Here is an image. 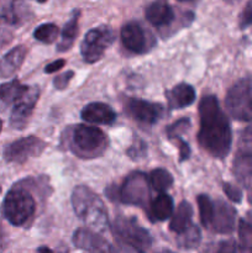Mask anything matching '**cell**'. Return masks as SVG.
I'll return each mask as SVG.
<instances>
[{"label":"cell","instance_id":"6da1fadb","mask_svg":"<svg viewBox=\"0 0 252 253\" xmlns=\"http://www.w3.org/2000/svg\"><path fill=\"white\" fill-rule=\"evenodd\" d=\"M200 130L198 141L210 156L225 158L232 145V132L229 120L214 95H205L199 104Z\"/></svg>","mask_w":252,"mask_h":253},{"label":"cell","instance_id":"7a4b0ae2","mask_svg":"<svg viewBox=\"0 0 252 253\" xmlns=\"http://www.w3.org/2000/svg\"><path fill=\"white\" fill-rule=\"evenodd\" d=\"M72 207L77 217L89 226L104 231L108 225V211L100 198L85 185H78L72 193Z\"/></svg>","mask_w":252,"mask_h":253},{"label":"cell","instance_id":"3957f363","mask_svg":"<svg viewBox=\"0 0 252 253\" xmlns=\"http://www.w3.org/2000/svg\"><path fill=\"white\" fill-rule=\"evenodd\" d=\"M68 142L72 152L84 160L100 157L109 146L108 136L100 128L86 125H77Z\"/></svg>","mask_w":252,"mask_h":253},{"label":"cell","instance_id":"277c9868","mask_svg":"<svg viewBox=\"0 0 252 253\" xmlns=\"http://www.w3.org/2000/svg\"><path fill=\"white\" fill-rule=\"evenodd\" d=\"M36 211V202L25 188H12L1 205L2 216L14 226L26 224Z\"/></svg>","mask_w":252,"mask_h":253},{"label":"cell","instance_id":"5b68a950","mask_svg":"<svg viewBox=\"0 0 252 253\" xmlns=\"http://www.w3.org/2000/svg\"><path fill=\"white\" fill-rule=\"evenodd\" d=\"M113 230L121 244L127 245L141 253H146L152 245L150 232L135 217L118 216L114 221Z\"/></svg>","mask_w":252,"mask_h":253},{"label":"cell","instance_id":"8992f818","mask_svg":"<svg viewBox=\"0 0 252 253\" xmlns=\"http://www.w3.org/2000/svg\"><path fill=\"white\" fill-rule=\"evenodd\" d=\"M225 106L236 120H252V85L249 79H240L229 89L225 98Z\"/></svg>","mask_w":252,"mask_h":253},{"label":"cell","instance_id":"52a82bcc","mask_svg":"<svg viewBox=\"0 0 252 253\" xmlns=\"http://www.w3.org/2000/svg\"><path fill=\"white\" fill-rule=\"evenodd\" d=\"M115 41V32L110 26H98L89 30L81 43V53L86 63L100 61L106 49Z\"/></svg>","mask_w":252,"mask_h":253},{"label":"cell","instance_id":"ba28073f","mask_svg":"<svg viewBox=\"0 0 252 253\" xmlns=\"http://www.w3.org/2000/svg\"><path fill=\"white\" fill-rule=\"evenodd\" d=\"M115 192L118 194V199L124 204L145 208L150 198L147 177L141 172L131 173L126 177L120 189H115Z\"/></svg>","mask_w":252,"mask_h":253},{"label":"cell","instance_id":"9c48e42d","mask_svg":"<svg viewBox=\"0 0 252 253\" xmlns=\"http://www.w3.org/2000/svg\"><path fill=\"white\" fill-rule=\"evenodd\" d=\"M46 146L44 141L35 136L19 138L5 147L4 158L10 163H25L30 158L39 157Z\"/></svg>","mask_w":252,"mask_h":253},{"label":"cell","instance_id":"30bf717a","mask_svg":"<svg viewBox=\"0 0 252 253\" xmlns=\"http://www.w3.org/2000/svg\"><path fill=\"white\" fill-rule=\"evenodd\" d=\"M121 41L126 49L137 54L146 53L153 44L150 35L137 21H130L124 25L121 29Z\"/></svg>","mask_w":252,"mask_h":253},{"label":"cell","instance_id":"8fae6325","mask_svg":"<svg viewBox=\"0 0 252 253\" xmlns=\"http://www.w3.org/2000/svg\"><path fill=\"white\" fill-rule=\"evenodd\" d=\"M40 96L39 86H29L25 95L14 104L11 115H10V125L16 130H22L29 124L35 105Z\"/></svg>","mask_w":252,"mask_h":253},{"label":"cell","instance_id":"7c38bea8","mask_svg":"<svg viewBox=\"0 0 252 253\" xmlns=\"http://www.w3.org/2000/svg\"><path fill=\"white\" fill-rule=\"evenodd\" d=\"M125 111L133 120L147 125H153L162 116L163 106L151 101L131 98L126 100Z\"/></svg>","mask_w":252,"mask_h":253},{"label":"cell","instance_id":"4fadbf2b","mask_svg":"<svg viewBox=\"0 0 252 253\" xmlns=\"http://www.w3.org/2000/svg\"><path fill=\"white\" fill-rule=\"evenodd\" d=\"M236 222V210L222 200L214 203V214L210 226L217 234H231Z\"/></svg>","mask_w":252,"mask_h":253},{"label":"cell","instance_id":"5bb4252c","mask_svg":"<svg viewBox=\"0 0 252 253\" xmlns=\"http://www.w3.org/2000/svg\"><path fill=\"white\" fill-rule=\"evenodd\" d=\"M73 244L78 249L89 253H111L108 242L88 229H78L73 235Z\"/></svg>","mask_w":252,"mask_h":253},{"label":"cell","instance_id":"9a60e30c","mask_svg":"<svg viewBox=\"0 0 252 253\" xmlns=\"http://www.w3.org/2000/svg\"><path fill=\"white\" fill-rule=\"evenodd\" d=\"M32 16L30 7L25 2H7L0 11V24L6 26H21Z\"/></svg>","mask_w":252,"mask_h":253},{"label":"cell","instance_id":"2e32d148","mask_svg":"<svg viewBox=\"0 0 252 253\" xmlns=\"http://www.w3.org/2000/svg\"><path fill=\"white\" fill-rule=\"evenodd\" d=\"M82 119L86 123L110 125L116 120V113L110 105L104 103H90L83 108Z\"/></svg>","mask_w":252,"mask_h":253},{"label":"cell","instance_id":"e0dca14e","mask_svg":"<svg viewBox=\"0 0 252 253\" xmlns=\"http://www.w3.org/2000/svg\"><path fill=\"white\" fill-rule=\"evenodd\" d=\"M145 16L151 25L157 27L169 26L175 19L172 6L166 1L151 2L146 7Z\"/></svg>","mask_w":252,"mask_h":253},{"label":"cell","instance_id":"ac0fdd59","mask_svg":"<svg viewBox=\"0 0 252 253\" xmlns=\"http://www.w3.org/2000/svg\"><path fill=\"white\" fill-rule=\"evenodd\" d=\"M27 52H29L27 47L24 46V44H20V46L10 49L7 53H5L0 58V77L9 78L12 74L16 73L20 67L22 66V63H24Z\"/></svg>","mask_w":252,"mask_h":253},{"label":"cell","instance_id":"d6986e66","mask_svg":"<svg viewBox=\"0 0 252 253\" xmlns=\"http://www.w3.org/2000/svg\"><path fill=\"white\" fill-rule=\"evenodd\" d=\"M168 106L170 110L174 109H183L190 106L195 101V89L187 83H180L173 86L169 91H167Z\"/></svg>","mask_w":252,"mask_h":253},{"label":"cell","instance_id":"ffe728a7","mask_svg":"<svg viewBox=\"0 0 252 253\" xmlns=\"http://www.w3.org/2000/svg\"><path fill=\"white\" fill-rule=\"evenodd\" d=\"M193 217V208L188 202H182L178 205L177 210L173 214L172 220L169 224V230L178 236L184 234L190 226H192Z\"/></svg>","mask_w":252,"mask_h":253},{"label":"cell","instance_id":"44dd1931","mask_svg":"<svg viewBox=\"0 0 252 253\" xmlns=\"http://www.w3.org/2000/svg\"><path fill=\"white\" fill-rule=\"evenodd\" d=\"M173 209H174V204H173L172 198L166 193H162L151 202L150 215L156 221H166L173 215Z\"/></svg>","mask_w":252,"mask_h":253},{"label":"cell","instance_id":"7402d4cb","mask_svg":"<svg viewBox=\"0 0 252 253\" xmlns=\"http://www.w3.org/2000/svg\"><path fill=\"white\" fill-rule=\"evenodd\" d=\"M79 16H81V11H79V9H76L73 14H72L71 19L64 25L61 34V40L57 43V51L58 52L68 51L72 47V44H73L74 40H76L77 35H78Z\"/></svg>","mask_w":252,"mask_h":253},{"label":"cell","instance_id":"603a6c76","mask_svg":"<svg viewBox=\"0 0 252 253\" xmlns=\"http://www.w3.org/2000/svg\"><path fill=\"white\" fill-rule=\"evenodd\" d=\"M234 174L245 185L252 184V152L241 151L234 161Z\"/></svg>","mask_w":252,"mask_h":253},{"label":"cell","instance_id":"cb8c5ba5","mask_svg":"<svg viewBox=\"0 0 252 253\" xmlns=\"http://www.w3.org/2000/svg\"><path fill=\"white\" fill-rule=\"evenodd\" d=\"M29 86L20 83L17 79L0 85V100L5 104H15L25 95Z\"/></svg>","mask_w":252,"mask_h":253},{"label":"cell","instance_id":"d4e9b609","mask_svg":"<svg viewBox=\"0 0 252 253\" xmlns=\"http://www.w3.org/2000/svg\"><path fill=\"white\" fill-rule=\"evenodd\" d=\"M150 184L152 185L156 192L162 194L173 185V177L168 170L163 169V168H157L151 172Z\"/></svg>","mask_w":252,"mask_h":253},{"label":"cell","instance_id":"484cf974","mask_svg":"<svg viewBox=\"0 0 252 253\" xmlns=\"http://www.w3.org/2000/svg\"><path fill=\"white\" fill-rule=\"evenodd\" d=\"M59 35V29L54 24H43L36 27L34 31V37L42 43H52L57 40Z\"/></svg>","mask_w":252,"mask_h":253},{"label":"cell","instance_id":"4316f807","mask_svg":"<svg viewBox=\"0 0 252 253\" xmlns=\"http://www.w3.org/2000/svg\"><path fill=\"white\" fill-rule=\"evenodd\" d=\"M200 240H202V235H200L199 229L197 225H192L184 234L178 236V245L182 249H197Z\"/></svg>","mask_w":252,"mask_h":253},{"label":"cell","instance_id":"83f0119b","mask_svg":"<svg viewBox=\"0 0 252 253\" xmlns=\"http://www.w3.org/2000/svg\"><path fill=\"white\" fill-rule=\"evenodd\" d=\"M198 207H199V214L202 224L205 227H209L211 224L212 214H214V203L210 200L208 195L200 194L197 199Z\"/></svg>","mask_w":252,"mask_h":253},{"label":"cell","instance_id":"f1b7e54d","mask_svg":"<svg viewBox=\"0 0 252 253\" xmlns=\"http://www.w3.org/2000/svg\"><path fill=\"white\" fill-rule=\"evenodd\" d=\"M241 253H252V225L241 220L239 226Z\"/></svg>","mask_w":252,"mask_h":253},{"label":"cell","instance_id":"f546056e","mask_svg":"<svg viewBox=\"0 0 252 253\" xmlns=\"http://www.w3.org/2000/svg\"><path fill=\"white\" fill-rule=\"evenodd\" d=\"M190 127V120L188 118H183L180 120L175 121L174 124L167 128V135L170 140H175V138L180 137L182 133H185L188 128Z\"/></svg>","mask_w":252,"mask_h":253},{"label":"cell","instance_id":"4dcf8cb0","mask_svg":"<svg viewBox=\"0 0 252 253\" xmlns=\"http://www.w3.org/2000/svg\"><path fill=\"white\" fill-rule=\"evenodd\" d=\"M146 151H147V145H146L142 140L136 137L132 146L127 150V155L130 156L131 158H133V160H138V158L141 157H145Z\"/></svg>","mask_w":252,"mask_h":253},{"label":"cell","instance_id":"1f68e13d","mask_svg":"<svg viewBox=\"0 0 252 253\" xmlns=\"http://www.w3.org/2000/svg\"><path fill=\"white\" fill-rule=\"evenodd\" d=\"M252 25V1L247 2L242 9L241 14L239 17V26L241 30L247 29Z\"/></svg>","mask_w":252,"mask_h":253},{"label":"cell","instance_id":"d6a6232c","mask_svg":"<svg viewBox=\"0 0 252 253\" xmlns=\"http://www.w3.org/2000/svg\"><path fill=\"white\" fill-rule=\"evenodd\" d=\"M222 188H224V193L226 194V197L229 198L231 202L234 203H241L242 200V192L237 187H235L231 183H224L222 184Z\"/></svg>","mask_w":252,"mask_h":253},{"label":"cell","instance_id":"836d02e7","mask_svg":"<svg viewBox=\"0 0 252 253\" xmlns=\"http://www.w3.org/2000/svg\"><path fill=\"white\" fill-rule=\"evenodd\" d=\"M73 77H74L73 71L64 72V73L59 74V76H57L56 78L53 79V86L56 89H58V90H63V89H66L67 85L71 83Z\"/></svg>","mask_w":252,"mask_h":253},{"label":"cell","instance_id":"e575fe53","mask_svg":"<svg viewBox=\"0 0 252 253\" xmlns=\"http://www.w3.org/2000/svg\"><path fill=\"white\" fill-rule=\"evenodd\" d=\"M175 141L178 142V147H179V161H187L190 156V147L185 141H183L182 137L175 138Z\"/></svg>","mask_w":252,"mask_h":253},{"label":"cell","instance_id":"d590c367","mask_svg":"<svg viewBox=\"0 0 252 253\" xmlns=\"http://www.w3.org/2000/svg\"><path fill=\"white\" fill-rule=\"evenodd\" d=\"M215 253H237V247L235 241L232 240H227V241H222L217 247Z\"/></svg>","mask_w":252,"mask_h":253},{"label":"cell","instance_id":"8d00e7d4","mask_svg":"<svg viewBox=\"0 0 252 253\" xmlns=\"http://www.w3.org/2000/svg\"><path fill=\"white\" fill-rule=\"evenodd\" d=\"M64 64H66V61L64 59H56V61L51 62L49 64H47L46 68H44V72L46 73H54V72L59 71L61 68H63Z\"/></svg>","mask_w":252,"mask_h":253},{"label":"cell","instance_id":"74e56055","mask_svg":"<svg viewBox=\"0 0 252 253\" xmlns=\"http://www.w3.org/2000/svg\"><path fill=\"white\" fill-rule=\"evenodd\" d=\"M12 40V34L11 32L6 31V30L0 29V47L5 46V44L9 43Z\"/></svg>","mask_w":252,"mask_h":253},{"label":"cell","instance_id":"f35d334b","mask_svg":"<svg viewBox=\"0 0 252 253\" xmlns=\"http://www.w3.org/2000/svg\"><path fill=\"white\" fill-rule=\"evenodd\" d=\"M111 253H141L136 250H133L132 247L127 246V245L120 244L118 249H111Z\"/></svg>","mask_w":252,"mask_h":253},{"label":"cell","instance_id":"ab89813d","mask_svg":"<svg viewBox=\"0 0 252 253\" xmlns=\"http://www.w3.org/2000/svg\"><path fill=\"white\" fill-rule=\"evenodd\" d=\"M241 138L244 142L252 143V125L247 126V127L245 128L244 132H242V135H241Z\"/></svg>","mask_w":252,"mask_h":253},{"label":"cell","instance_id":"60d3db41","mask_svg":"<svg viewBox=\"0 0 252 253\" xmlns=\"http://www.w3.org/2000/svg\"><path fill=\"white\" fill-rule=\"evenodd\" d=\"M37 253H53V252H52L51 250L48 249V247L42 246V247H40L39 250H37Z\"/></svg>","mask_w":252,"mask_h":253},{"label":"cell","instance_id":"b9f144b4","mask_svg":"<svg viewBox=\"0 0 252 253\" xmlns=\"http://www.w3.org/2000/svg\"><path fill=\"white\" fill-rule=\"evenodd\" d=\"M249 203L251 204V207H252V189L250 190V193H249Z\"/></svg>","mask_w":252,"mask_h":253},{"label":"cell","instance_id":"7bdbcfd3","mask_svg":"<svg viewBox=\"0 0 252 253\" xmlns=\"http://www.w3.org/2000/svg\"><path fill=\"white\" fill-rule=\"evenodd\" d=\"M160 253H174V252L169 251V250H165V251H162V252H160Z\"/></svg>","mask_w":252,"mask_h":253},{"label":"cell","instance_id":"ee69618b","mask_svg":"<svg viewBox=\"0 0 252 253\" xmlns=\"http://www.w3.org/2000/svg\"><path fill=\"white\" fill-rule=\"evenodd\" d=\"M1 128H2V121L0 120V132H1Z\"/></svg>","mask_w":252,"mask_h":253},{"label":"cell","instance_id":"f6af8a7d","mask_svg":"<svg viewBox=\"0 0 252 253\" xmlns=\"http://www.w3.org/2000/svg\"><path fill=\"white\" fill-rule=\"evenodd\" d=\"M0 192H1V188H0Z\"/></svg>","mask_w":252,"mask_h":253}]
</instances>
